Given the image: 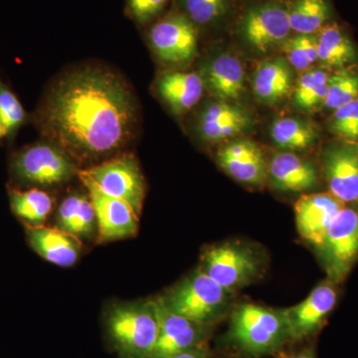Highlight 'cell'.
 <instances>
[{
    "mask_svg": "<svg viewBox=\"0 0 358 358\" xmlns=\"http://www.w3.org/2000/svg\"><path fill=\"white\" fill-rule=\"evenodd\" d=\"M179 13L195 26H206L223 17L229 8L230 0H178Z\"/></svg>",
    "mask_w": 358,
    "mask_h": 358,
    "instance_id": "cell-31",
    "label": "cell"
},
{
    "mask_svg": "<svg viewBox=\"0 0 358 358\" xmlns=\"http://www.w3.org/2000/svg\"><path fill=\"white\" fill-rule=\"evenodd\" d=\"M216 159L224 171L238 182L257 186L267 180L268 162L255 141L231 140L219 148Z\"/></svg>",
    "mask_w": 358,
    "mask_h": 358,
    "instance_id": "cell-15",
    "label": "cell"
},
{
    "mask_svg": "<svg viewBox=\"0 0 358 358\" xmlns=\"http://www.w3.org/2000/svg\"><path fill=\"white\" fill-rule=\"evenodd\" d=\"M287 9L292 32L296 34H317L331 16L327 0H289Z\"/></svg>",
    "mask_w": 358,
    "mask_h": 358,
    "instance_id": "cell-28",
    "label": "cell"
},
{
    "mask_svg": "<svg viewBox=\"0 0 358 358\" xmlns=\"http://www.w3.org/2000/svg\"><path fill=\"white\" fill-rule=\"evenodd\" d=\"M267 180L280 192L301 193L313 189L319 183V176L312 162L294 152H281L268 162Z\"/></svg>",
    "mask_w": 358,
    "mask_h": 358,
    "instance_id": "cell-18",
    "label": "cell"
},
{
    "mask_svg": "<svg viewBox=\"0 0 358 358\" xmlns=\"http://www.w3.org/2000/svg\"><path fill=\"white\" fill-rule=\"evenodd\" d=\"M83 171L103 192L124 200L138 216L141 215L145 196V183L134 155H117Z\"/></svg>",
    "mask_w": 358,
    "mask_h": 358,
    "instance_id": "cell-7",
    "label": "cell"
},
{
    "mask_svg": "<svg viewBox=\"0 0 358 358\" xmlns=\"http://www.w3.org/2000/svg\"><path fill=\"white\" fill-rule=\"evenodd\" d=\"M345 203L331 193H307L294 204L296 228L301 237L319 248L329 226Z\"/></svg>",
    "mask_w": 358,
    "mask_h": 358,
    "instance_id": "cell-14",
    "label": "cell"
},
{
    "mask_svg": "<svg viewBox=\"0 0 358 358\" xmlns=\"http://www.w3.org/2000/svg\"><path fill=\"white\" fill-rule=\"evenodd\" d=\"M331 73L324 67H313L301 72L293 94V103L303 112H315L324 107Z\"/></svg>",
    "mask_w": 358,
    "mask_h": 358,
    "instance_id": "cell-26",
    "label": "cell"
},
{
    "mask_svg": "<svg viewBox=\"0 0 358 358\" xmlns=\"http://www.w3.org/2000/svg\"><path fill=\"white\" fill-rule=\"evenodd\" d=\"M207 353L201 345L197 348H192V350H185V352H178L176 355H171L166 358H206Z\"/></svg>",
    "mask_w": 358,
    "mask_h": 358,
    "instance_id": "cell-35",
    "label": "cell"
},
{
    "mask_svg": "<svg viewBox=\"0 0 358 358\" xmlns=\"http://www.w3.org/2000/svg\"><path fill=\"white\" fill-rule=\"evenodd\" d=\"M11 210L29 227L44 225L53 209V199L39 187L11 190L9 192Z\"/></svg>",
    "mask_w": 358,
    "mask_h": 358,
    "instance_id": "cell-27",
    "label": "cell"
},
{
    "mask_svg": "<svg viewBox=\"0 0 358 358\" xmlns=\"http://www.w3.org/2000/svg\"><path fill=\"white\" fill-rule=\"evenodd\" d=\"M254 95L266 105L282 102L293 90V73L285 58L263 61L257 68L252 81Z\"/></svg>",
    "mask_w": 358,
    "mask_h": 358,
    "instance_id": "cell-22",
    "label": "cell"
},
{
    "mask_svg": "<svg viewBox=\"0 0 358 358\" xmlns=\"http://www.w3.org/2000/svg\"><path fill=\"white\" fill-rule=\"evenodd\" d=\"M200 268L219 286L232 293L255 278L259 263L255 254L247 247L224 243L205 250Z\"/></svg>",
    "mask_w": 358,
    "mask_h": 358,
    "instance_id": "cell-8",
    "label": "cell"
},
{
    "mask_svg": "<svg viewBox=\"0 0 358 358\" xmlns=\"http://www.w3.org/2000/svg\"><path fill=\"white\" fill-rule=\"evenodd\" d=\"M169 0H127L131 17L140 24H147L164 10Z\"/></svg>",
    "mask_w": 358,
    "mask_h": 358,
    "instance_id": "cell-34",
    "label": "cell"
},
{
    "mask_svg": "<svg viewBox=\"0 0 358 358\" xmlns=\"http://www.w3.org/2000/svg\"><path fill=\"white\" fill-rule=\"evenodd\" d=\"M13 171L18 180L37 187L63 185L78 174L74 160L51 141L35 143L18 152Z\"/></svg>",
    "mask_w": 358,
    "mask_h": 358,
    "instance_id": "cell-5",
    "label": "cell"
},
{
    "mask_svg": "<svg viewBox=\"0 0 358 358\" xmlns=\"http://www.w3.org/2000/svg\"><path fill=\"white\" fill-rule=\"evenodd\" d=\"M155 301L159 312V336L150 358H166L199 346L203 338V324L171 312L160 298Z\"/></svg>",
    "mask_w": 358,
    "mask_h": 358,
    "instance_id": "cell-17",
    "label": "cell"
},
{
    "mask_svg": "<svg viewBox=\"0 0 358 358\" xmlns=\"http://www.w3.org/2000/svg\"><path fill=\"white\" fill-rule=\"evenodd\" d=\"M201 75L190 72H166L157 81V93L174 115H181L193 109L204 92Z\"/></svg>",
    "mask_w": 358,
    "mask_h": 358,
    "instance_id": "cell-20",
    "label": "cell"
},
{
    "mask_svg": "<svg viewBox=\"0 0 358 358\" xmlns=\"http://www.w3.org/2000/svg\"><path fill=\"white\" fill-rule=\"evenodd\" d=\"M358 99V67L350 66L331 73L329 80V89L324 109L336 110L346 103Z\"/></svg>",
    "mask_w": 358,
    "mask_h": 358,
    "instance_id": "cell-29",
    "label": "cell"
},
{
    "mask_svg": "<svg viewBox=\"0 0 358 358\" xmlns=\"http://www.w3.org/2000/svg\"><path fill=\"white\" fill-rule=\"evenodd\" d=\"M26 235L30 247L40 257L59 267H72L81 256V240L61 230L57 226H27Z\"/></svg>",
    "mask_w": 358,
    "mask_h": 358,
    "instance_id": "cell-19",
    "label": "cell"
},
{
    "mask_svg": "<svg viewBox=\"0 0 358 358\" xmlns=\"http://www.w3.org/2000/svg\"><path fill=\"white\" fill-rule=\"evenodd\" d=\"M136 99L112 71L83 67L65 73L49 89L41 127L75 162L91 164L121 150L134 138Z\"/></svg>",
    "mask_w": 358,
    "mask_h": 358,
    "instance_id": "cell-1",
    "label": "cell"
},
{
    "mask_svg": "<svg viewBox=\"0 0 358 358\" xmlns=\"http://www.w3.org/2000/svg\"><path fill=\"white\" fill-rule=\"evenodd\" d=\"M152 50L164 62L183 64L194 58L199 32L181 13H173L155 22L148 31Z\"/></svg>",
    "mask_w": 358,
    "mask_h": 358,
    "instance_id": "cell-11",
    "label": "cell"
},
{
    "mask_svg": "<svg viewBox=\"0 0 358 358\" xmlns=\"http://www.w3.org/2000/svg\"><path fill=\"white\" fill-rule=\"evenodd\" d=\"M7 134H8V131H7L6 126H4L3 122H2L1 117H0V140L6 136Z\"/></svg>",
    "mask_w": 358,
    "mask_h": 358,
    "instance_id": "cell-37",
    "label": "cell"
},
{
    "mask_svg": "<svg viewBox=\"0 0 358 358\" xmlns=\"http://www.w3.org/2000/svg\"><path fill=\"white\" fill-rule=\"evenodd\" d=\"M204 86L225 102L238 100L245 89V71L234 56L221 54L209 61L202 70Z\"/></svg>",
    "mask_w": 358,
    "mask_h": 358,
    "instance_id": "cell-21",
    "label": "cell"
},
{
    "mask_svg": "<svg viewBox=\"0 0 358 358\" xmlns=\"http://www.w3.org/2000/svg\"><path fill=\"white\" fill-rule=\"evenodd\" d=\"M0 117L7 131H15L24 122L25 112L20 100L0 81Z\"/></svg>",
    "mask_w": 358,
    "mask_h": 358,
    "instance_id": "cell-33",
    "label": "cell"
},
{
    "mask_svg": "<svg viewBox=\"0 0 358 358\" xmlns=\"http://www.w3.org/2000/svg\"><path fill=\"white\" fill-rule=\"evenodd\" d=\"M329 193L345 204H358V143L334 140L320 155Z\"/></svg>",
    "mask_w": 358,
    "mask_h": 358,
    "instance_id": "cell-10",
    "label": "cell"
},
{
    "mask_svg": "<svg viewBox=\"0 0 358 358\" xmlns=\"http://www.w3.org/2000/svg\"><path fill=\"white\" fill-rule=\"evenodd\" d=\"M317 58L327 69L339 70L357 64L358 51L345 30L336 23L317 33Z\"/></svg>",
    "mask_w": 358,
    "mask_h": 358,
    "instance_id": "cell-24",
    "label": "cell"
},
{
    "mask_svg": "<svg viewBox=\"0 0 358 358\" xmlns=\"http://www.w3.org/2000/svg\"><path fill=\"white\" fill-rule=\"evenodd\" d=\"M327 129L338 140L358 143V99L334 110Z\"/></svg>",
    "mask_w": 358,
    "mask_h": 358,
    "instance_id": "cell-32",
    "label": "cell"
},
{
    "mask_svg": "<svg viewBox=\"0 0 358 358\" xmlns=\"http://www.w3.org/2000/svg\"><path fill=\"white\" fill-rule=\"evenodd\" d=\"M230 294L199 268L160 300L171 312L206 326L224 312Z\"/></svg>",
    "mask_w": 358,
    "mask_h": 358,
    "instance_id": "cell-4",
    "label": "cell"
},
{
    "mask_svg": "<svg viewBox=\"0 0 358 358\" xmlns=\"http://www.w3.org/2000/svg\"><path fill=\"white\" fill-rule=\"evenodd\" d=\"M230 336L239 348L252 355L274 352L288 338L282 310L250 303L238 306L233 313Z\"/></svg>",
    "mask_w": 358,
    "mask_h": 358,
    "instance_id": "cell-3",
    "label": "cell"
},
{
    "mask_svg": "<svg viewBox=\"0 0 358 358\" xmlns=\"http://www.w3.org/2000/svg\"><path fill=\"white\" fill-rule=\"evenodd\" d=\"M57 227L79 240L96 233V217L88 193L72 192L62 200L56 213Z\"/></svg>",
    "mask_w": 358,
    "mask_h": 358,
    "instance_id": "cell-23",
    "label": "cell"
},
{
    "mask_svg": "<svg viewBox=\"0 0 358 358\" xmlns=\"http://www.w3.org/2000/svg\"><path fill=\"white\" fill-rule=\"evenodd\" d=\"M78 176L95 208L98 241L105 243L134 236L138 232L140 216L131 205L106 194L84 171H78Z\"/></svg>",
    "mask_w": 358,
    "mask_h": 358,
    "instance_id": "cell-9",
    "label": "cell"
},
{
    "mask_svg": "<svg viewBox=\"0 0 358 358\" xmlns=\"http://www.w3.org/2000/svg\"><path fill=\"white\" fill-rule=\"evenodd\" d=\"M336 301L338 291L334 282L329 280L313 289L299 305L282 310L288 338L299 341L317 331L336 307Z\"/></svg>",
    "mask_w": 358,
    "mask_h": 358,
    "instance_id": "cell-13",
    "label": "cell"
},
{
    "mask_svg": "<svg viewBox=\"0 0 358 358\" xmlns=\"http://www.w3.org/2000/svg\"><path fill=\"white\" fill-rule=\"evenodd\" d=\"M251 126L252 117L247 110L220 100L202 108L196 119L199 136L209 143L232 140Z\"/></svg>",
    "mask_w": 358,
    "mask_h": 358,
    "instance_id": "cell-16",
    "label": "cell"
},
{
    "mask_svg": "<svg viewBox=\"0 0 358 358\" xmlns=\"http://www.w3.org/2000/svg\"><path fill=\"white\" fill-rule=\"evenodd\" d=\"M289 358H315V353L310 352V350H306V352L299 353V355Z\"/></svg>",
    "mask_w": 358,
    "mask_h": 358,
    "instance_id": "cell-36",
    "label": "cell"
},
{
    "mask_svg": "<svg viewBox=\"0 0 358 358\" xmlns=\"http://www.w3.org/2000/svg\"><path fill=\"white\" fill-rule=\"evenodd\" d=\"M271 138L275 145L286 152H301L317 143L319 131L317 126L308 120L284 117L273 122Z\"/></svg>",
    "mask_w": 358,
    "mask_h": 358,
    "instance_id": "cell-25",
    "label": "cell"
},
{
    "mask_svg": "<svg viewBox=\"0 0 358 358\" xmlns=\"http://www.w3.org/2000/svg\"><path fill=\"white\" fill-rule=\"evenodd\" d=\"M329 281H345L358 260V204H345L317 248Z\"/></svg>",
    "mask_w": 358,
    "mask_h": 358,
    "instance_id": "cell-6",
    "label": "cell"
},
{
    "mask_svg": "<svg viewBox=\"0 0 358 358\" xmlns=\"http://www.w3.org/2000/svg\"><path fill=\"white\" fill-rule=\"evenodd\" d=\"M292 68L305 72L319 62L317 34H296L281 45Z\"/></svg>",
    "mask_w": 358,
    "mask_h": 358,
    "instance_id": "cell-30",
    "label": "cell"
},
{
    "mask_svg": "<svg viewBox=\"0 0 358 358\" xmlns=\"http://www.w3.org/2000/svg\"><path fill=\"white\" fill-rule=\"evenodd\" d=\"M240 31L250 46L262 53L281 46L292 32L287 4L265 2L251 7L242 18Z\"/></svg>",
    "mask_w": 358,
    "mask_h": 358,
    "instance_id": "cell-12",
    "label": "cell"
},
{
    "mask_svg": "<svg viewBox=\"0 0 358 358\" xmlns=\"http://www.w3.org/2000/svg\"><path fill=\"white\" fill-rule=\"evenodd\" d=\"M108 331L126 358H150L159 336L157 301L115 303L107 315Z\"/></svg>",
    "mask_w": 358,
    "mask_h": 358,
    "instance_id": "cell-2",
    "label": "cell"
}]
</instances>
